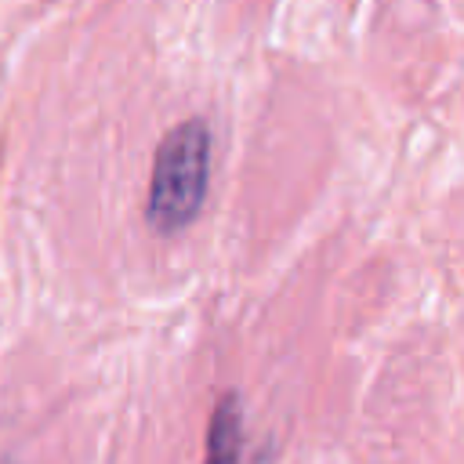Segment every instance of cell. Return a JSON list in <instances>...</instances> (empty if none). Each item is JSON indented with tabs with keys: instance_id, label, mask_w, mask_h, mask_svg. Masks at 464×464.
Returning a JSON list of instances; mask_svg holds the SVG:
<instances>
[{
	"instance_id": "obj_2",
	"label": "cell",
	"mask_w": 464,
	"mask_h": 464,
	"mask_svg": "<svg viewBox=\"0 0 464 464\" xmlns=\"http://www.w3.org/2000/svg\"><path fill=\"white\" fill-rule=\"evenodd\" d=\"M243 406L236 392H225L207 424V460L203 464H243Z\"/></svg>"
},
{
	"instance_id": "obj_3",
	"label": "cell",
	"mask_w": 464,
	"mask_h": 464,
	"mask_svg": "<svg viewBox=\"0 0 464 464\" xmlns=\"http://www.w3.org/2000/svg\"><path fill=\"white\" fill-rule=\"evenodd\" d=\"M4 464H14V460H4Z\"/></svg>"
},
{
	"instance_id": "obj_1",
	"label": "cell",
	"mask_w": 464,
	"mask_h": 464,
	"mask_svg": "<svg viewBox=\"0 0 464 464\" xmlns=\"http://www.w3.org/2000/svg\"><path fill=\"white\" fill-rule=\"evenodd\" d=\"M210 181V127L203 120H181L163 134L152 160L145 218L156 232L170 236L188 228L207 199Z\"/></svg>"
}]
</instances>
